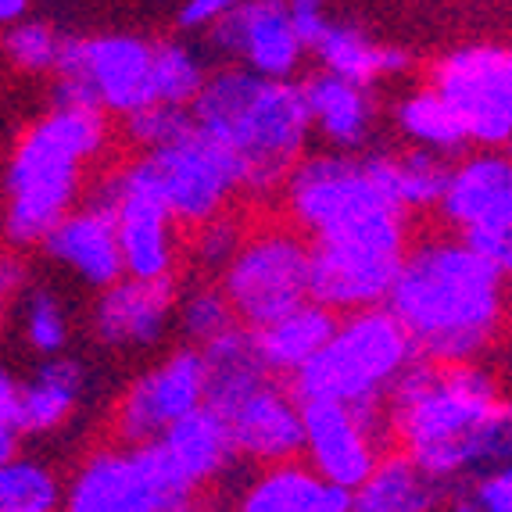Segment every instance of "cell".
<instances>
[{
    "label": "cell",
    "mask_w": 512,
    "mask_h": 512,
    "mask_svg": "<svg viewBox=\"0 0 512 512\" xmlns=\"http://www.w3.org/2000/svg\"><path fill=\"white\" fill-rule=\"evenodd\" d=\"M22 18H29V0H0V22H4V29L22 22Z\"/></svg>",
    "instance_id": "43"
},
{
    "label": "cell",
    "mask_w": 512,
    "mask_h": 512,
    "mask_svg": "<svg viewBox=\"0 0 512 512\" xmlns=\"http://www.w3.org/2000/svg\"><path fill=\"white\" fill-rule=\"evenodd\" d=\"M226 423L233 430L240 462H255L269 470V466L305 459V412L291 384L273 380L258 394H251Z\"/></svg>",
    "instance_id": "20"
},
{
    "label": "cell",
    "mask_w": 512,
    "mask_h": 512,
    "mask_svg": "<svg viewBox=\"0 0 512 512\" xmlns=\"http://www.w3.org/2000/svg\"><path fill=\"white\" fill-rule=\"evenodd\" d=\"M477 512H512V466H495L462 480Z\"/></svg>",
    "instance_id": "39"
},
{
    "label": "cell",
    "mask_w": 512,
    "mask_h": 512,
    "mask_svg": "<svg viewBox=\"0 0 512 512\" xmlns=\"http://www.w3.org/2000/svg\"><path fill=\"white\" fill-rule=\"evenodd\" d=\"M502 405L491 369L416 359L387 394L394 448L441 487L477 477V434Z\"/></svg>",
    "instance_id": "4"
},
{
    "label": "cell",
    "mask_w": 512,
    "mask_h": 512,
    "mask_svg": "<svg viewBox=\"0 0 512 512\" xmlns=\"http://www.w3.org/2000/svg\"><path fill=\"white\" fill-rule=\"evenodd\" d=\"M176 326H180V337L190 348L205 351L208 344H215L219 337L237 330L240 319H237V312H233L230 298L222 294L219 283H201V287H190L180 298Z\"/></svg>",
    "instance_id": "34"
},
{
    "label": "cell",
    "mask_w": 512,
    "mask_h": 512,
    "mask_svg": "<svg viewBox=\"0 0 512 512\" xmlns=\"http://www.w3.org/2000/svg\"><path fill=\"white\" fill-rule=\"evenodd\" d=\"M215 65L187 36H158L154 40V101L172 108H194L205 94Z\"/></svg>",
    "instance_id": "30"
},
{
    "label": "cell",
    "mask_w": 512,
    "mask_h": 512,
    "mask_svg": "<svg viewBox=\"0 0 512 512\" xmlns=\"http://www.w3.org/2000/svg\"><path fill=\"white\" fill-rule=\"evenodd\" d=\"M430 86L459 115L477 151L512 147V47L459 43L430 65Z\"/></svg>",
    "instance_id": "10"
},
{
    "label": "cell",
    "mask_w": 512,
    "mask_h": 512,
    "mask_svg": "<svg viewBox=\"0 0 512 512\" xmlns=\"http://www.w3.org/2000/svg\"><path fill=\"white\" fill-rule=\"evenodd\" d=\"M416 344L391 308H369L341 316L333 341L291 380L305 402H337L348 409L387 402L398 376L416 362Z\"/></svg>",
    "instance_id": "5"
},
{
    "label": "cell",
    "mask_w": 512,
    "mask_h": 512,
    "mask_svg": "<svg viewBox=\"0 0 512 512\" xmlns=\"http://www.w3.org/2000/svg\"><path fill=\"white\" fill-rule=\"evenodd\" d=\"M122 137L137 154H154L165 147L180 144L183 137L194 133V115L190 108H172V104H151V108L129 115L119 122Z\"/></svg>",
    "instance_id": "36"
},
{
    "label": "cell",
    "mask_w": 512,
    "mask_h": 512,
    "mask_svg": "<svg viewBox=\"0 0 512 512\" xmlns=\"http://www.w3.org/2000/svg\"><path fill=\"white\" fill-rule=\"evenodd\" d=\"M355 495L319 477L305 459L269 466L248 477L233 498V512H351Z\"/></svg>",
    "instance_id": "22"
},
{
    "label": "cell",
    "mask_w": 512,
    "mask_h": 512,
    "mask_svg": "<svg viewBox=\"0 0 512 512\" xmlns=\"http://www.w3.org/2000/svg\"><path fill=\"white\" fill-rule=\"evenodd\" d=\"M180 280H119L94 298L90 333L108 351H151L169 337L180 312Z\"/></svg>",
    "instance_id": "17"
},
{
    "label": "cell",
    "mask_w": 512,
    "mask_h": 512,
    "mask_svg": "<svg viewBox=\"0 0 512 512\" xmlns=\"http://www.w3.org/2000/svg\"><path fill=\"white\" fill-rule=\"evenodd\" d=\"M18 308V333L22 344L33 351L36 359H61L69 348V312L65 301L47 283H33L22 298L15 301Z\"/></svg>",
    "instance_id": "32"
},
{
    "label": "cell",
    "mask_w": 512,
    "mask_h": 512,
    "mask_svg": "<svg viewBox=\"0 0 512 512\" xmlns=\"http://www.w3.org/2000/svg\"><path fill=\"white\" fill-rule=\"evenodd\" d=\"M40 251L47 262L65 269L72 280H79L97 294L126 280L115 208L104 197H97L94 190H86L83 205L61 222Z\"/></svg>",
    "instance_id": "19"
},
{
    "label": "cell",
    "mask_w": 512,
    "mask_h": 512,
    "mask_svg": "<svg viewBox=\"0 0 512 512\" xmlns=\"http://www.w3.org/2000/svg\"><path fill=\"white\" fill-rule=\"evenodd\" d=\"M65 47V33L47 18H22L4 29V58L22 76H54Z\"/></svg>",
    "instance_id": "35"
},
{
    "label": "cell",
    "mask_w": 512,
    "mask_h": 512,
    "mask_svg": "<svg viewBox=\"0 0 512 512\" xmlns=\"http://www.w3.org/2000/svg\"><path fill=\"white\" fill-rule=\"evenodd\" d=\"M165 512H212V505H208L201 495H190V498H183V502L169 505Z\"/></svg>",
    "instance_id": "45"
},
{
    "label": "cell",
    "mask_w": 512,
    "mask_h": 512,
    "mask_svg": "<svg viewBox=\"0 0 512 512\" xmlns=\"http://www.w3.org/2000/svg\"><path fill=\"white\" fill-rule=\"evenodd\" d=\"M409 248V212L373 215L312 240V301L337 316L387 308Z\"/></svg>",
    "instance_id": "7"
},
{
    "label": "cell",
    "mask_w": 512,
    "mask_h": 512,
    "mask_svg": "<svg viewBox=\"0 0 512 512\" xmlns=\"http://www.w3.org/2000/svg\"><path fill=\"white\" fill-rule=\"evenodd\" d=\"M337 326H341L337 312L323 308L319 301H308V305L294 308L291 316H283L280 323L265 326V330H251V333H255V348H258V355H262L265 369H269L276 380H287V384H291L294 376L333 341Z\"/></svg>",
    "instance_id": "26"
},
{
    "label": "cell",
    "mask_w": 512,
    "mask_h": 512,
    "mask_svg": "<svg viewBox=\"0 0 512 512\" xmlns=\"http://www.w3.org/2000/svg\"><path fill=\"white\" fill-rule=\"evenodd\" d=\"M301 412H305V462L326 484L355 495L391 448L348 405L305 402Z\"/></svg>",
    "instance_id": "18"
},
{
    "label": "cell",
    "mask_w": 512,
    "mask_h": 512,
    "mask_svg": "<svg viewBox=\"0 0 512 512\" xmlns=\"http://www.w3.org/2000/svg\"><path fill=\"white\" fill-rule=\"evenodd\" d=\"M208 366V409H215L222 419H230L251 394L269 387L276 380L265 369L262 355L255 348V333L237 326L226 337L205 348Z\"/></svg>",
    "instance_id": "27"
},
{
    "label": "cell",
    "mask_w": 512,
    "mask_h": 512,
    "mask_svg": "<svg viewBox=\"0 0 512 512\" xmlns=\"http://www.w3.org/2000/svg\"><path fill=\"white\" fill-rule=\"evenodd\" d=\"M251 237V226L244 222V215L240 212H226L219 215V219L205 222L201 230L190 233V258H194L197 269H205V273H215L222 276L226 269H230V262L240 255V248L248 244Z\"/></svg>",
    "instance_id": "37"
},
{
    "label": "cell",
    "mask_w": 512,
    "mask_h": 512,
    "mask_svg": "<svg viewBox=\"0 0 512 512\" xmlns=\"http://www.w3.org/2000/svg\"><path fill=\"white\" fill-rule=\"evenodd\" d=\"M208 405L205 351L180 344L140 369L119 391L111 409V434L122 448L158 444L176 423Z\"/></svg>",
    "instance_id": "11"
},
{
    "label": "cell",
    "mask_w": 512,
    "mask_h": 512,
    "mask_svg": "<svg viewBox=\"0 0 512 512\" xmlns=\"http://www.w3.org/2000/svg\"><path fill=\"white\" fill-rule=\"evenodd\" d=\"M283 212L308 240L330 237L384 212H405L394 183V151H308L283 187Z\"/></svg>",
    "instance_id": "6"
},
{
    "label": "cell",
    "mask_w": 512,
    "mask_h": 512,
    "mask_svg": "<svg viewBox=\"0 0 512 512\" xmlns=\"http://www.w3.org/2000/svg\"><path fill=\"white\" fill-rule=\"evenodd\" d=\"M452 169L455 165L448 158L419 147L394 151V183L405 212H437L452 183Z\"/></svg>",
    "instance_id": "33"
},
{
    "label": "cell",
    "mask_w": 512,
    "mask_h": 512,
    "mask_svg": "<svg viewBox=\"0 0 512 512\" xmlns=\"http://www.w3.org/2000/svg\"><path fill=\"white\" fill-rule=\"evenodd\" d=\"M394 126H398V133H402L409 147L441 154L448 162H462L466 151L473 147L459 115L448 108V101L430 83L412 86L409 94L394 101Z\"/></svg>",
    "instance_id": "29"
},
{
    "label": "cell",
    "mask_w": 512,
    "mask_h": 512,
    "mask_svg": "<svg viewBox=\"0 0 512 512\" xmlns=\"http://www.w3.org/2000/svg\"><path fill=\"white\" fill-rule=\"evenodd\" d=\"M291 18H294V29H298L301 43L308 47V54L323 40V33L333 22L330 11H326L323 4H316V0H291Z\"/></svg>",
    "instance_id": "41"
},
{
    "label": "cell",
    "mask_w": 512,
    "mask_h": 512,
    "mask_svg": "<svg viewBox=\"0 0 512 512\" xmlns=\"http://www.w3.org/2000/svg\"><path fill=\"white\" fill-rule=\"evenodd\" d=\"M387 308L423 362L477 366L505 326V276L459 233H430L412 240Z\"/></svg>",
    "instance_id": "1"
},
{
    "label": "cell",
    "mask_w": 512,
    "mask_h": 512,
    "mask_svg": "<svg viewBox=\"0 0 512 512\" xmlns=\"http://www.w3.org/2000/svg\"><path fill=\"white\" fill-rule=\"evenodd\" d=\"M190 115L201 133L240 162V194L251 201L283 197L316 133L301 79H262L226 61L215 65Z\"/></svg>",
    "instance_id": "2"
},
{
    "label": "cell",
    "mask_w": 512,
    "mask_h": 512,
    "mask_svg": "<svg viewBox=\"0 0 512 512\" xmlns=\"http://www.w3.org/2000/svg\"><path fill=\"white\" fill-rule=\"evenodd\" d=\"M0 287H4V298L8 301H18L29 287H33L26 255H18V251H8V255H4V265H0Z\"/></svg>",
    "instance_id": "42"
},
{
    "label": "cell",
    "mask_w": 512,
    "mask_h": 512,
    "mask_svg": "<svg viewBox=\"0 0 512 512\" xmlns=\"http://www.w3.org/2000/svg\"><path fill=\"white\" fill-rule=\"evenodd\" d=\"M201 495L172 466L162 444L97 448L69 477L65 512H165L169 505Z\"/></svg>",
    "instance_id": "9"
},
{
    "label": "cell",
    "mask_w": 512,
    "mask_h": 512,
    "mask_svg": "<svg viewBox=\"0 0 512 512\" xmlns=\"http://www.w3.org/2000/svg\"><path fill=\"white\" fill-rule=\"evenodd\" d=\"M158 444L194 491H205L208 484L233 473V466L240 462L230 423L208 405L187 416L183 423H176Z\"/></svg>",
    "instance_id": "25"
},
{
    "label": "cell",
    "mask_w": 512,
    "mask_h": 512,
    "mask_svg": "<svg viewBox=\"0 0 512 512\" xmlns=\"http://www.w3.org/2000/svg\"><path fill=\"white\" fill-rule=\"evenodd\" d=\"M441 495L444 487L419 470L412 455L391 448L373 477L355 491L351 512H437Z\"/></svg>",
    "instance_id": "28"
},
{
    "label": "cell",
    "mask_w": 512,
    "mask_h": 512,
    "mask_svg": "<svg viewBox=\"0 0 512 512\" xmlns=\"http://www.w3.org/2000/svg\"><path fill=\"white\" fill-rule=\"evenodd\" d=\"M495 265H498V269H502L505 283H509V287H512V233H509V237H505V244H502V251H498Z\"/></svg>",
    "instance_id": "44"
},
{
    "label": "cell",
    "mask_w": 512,
    "mask_h": 512,
    "mask_svg": "<svg viewBox=\"0 0 512 512\" xmlns=\"http://www.w3.org/2000/svg\"><path fill=\"white\" fill-rule=\"evenodd\" d=\"M54 76H79L97 90L108 119H129L154 101V40L144 33H65Z\"/></svg>",
    "instance_id": "14"
},
{
    "label": "cell",
    "mask_w": 512,
    "mask_h": 512,
    "mask_svg": "<svg viewBox=\"0 0 512 512\" xmlns=\"http://www.w3.org/2000/svg\"><path fill=\"white\" fill-rule=\"evenodd\" d=\"M308 97V111H312V129L326 144V151L341 154H369L373 151L376 126H380V104H376L373 90L337 79L330 72L316 69L301 76Z\"/></svg>",
    "instance_id": "21"
},
{
    "label": "cell",
    "mask_w": 512,
    "mask_h": 512,
    "mask_svg": "<svg viewBox=\"0 0 512 512\" xmlns=\"http://www.w3.org/2000/svg\"><path fill=\"white\" fill-rule=\"evenodd\" d=\"M137 158L147 180L169 205L172 219L180 222V230L190 233L230 212L233 197L244 183L237 158L197 126L180 144L154 154H137Z\"/></svg>",
    "instance_id": "12"
},
{
    "label": "cell",
    "mask_w": 512,
    "mask_h": 512,
    "mask_svg": "<svg viewBox=\"0 0 512 512\" xmlns=\"http://www.w3.org/2000/svg\"><path fill=\"white\" fill-rule=\"evenodd\" d=\"M90 373L79 359H47L29 376H18V398H22V416L18 427L22 437H51L72 419V412L83 402Z\"/></svg>",
    "instance_id": "24"
},
{
    "label": "cell",
    "mask_w": 512,
    "mask_h": 512,
    "mask_svg": "<svg viewBox=\"0 0 512 512\" xmlns=\"http://www.w3.org/2000/svg\"><path fill=\"white\" fill-rule=\"evenodd\" d=\"M512 466V398H502L495 416L477 434V473Z\"/></svg>",
    "instance_id": "38"
},
{
    "label": "cell",
    "mask_w": 512,
    "mask_h": 512,
    "mask_svg": "<svg viewBox=\"0 0 512 512\" xmlns=\"http://www.w3.org/2000/svg\"><path fill=\"white\" fill-rule=\"evenodd\" d=\"M312 58L319 61L323 72L348 79L362 90H373L376 83L405 76L412 69V51H405L398 43H380L362 26L344 22V18H333L323 40L312 47Z\"/></svg>",
    "instance_id": "23"
},
{
    "label": "cell",
    "mask_w": 512,
    "mask_h": 512,
    "mask_svg": "<svg viewBox=\"0 0 512 512\" xmlns=\"http://www.w3.org/2000/svg\"><path fill=\"white\" fill-rule=\"evenodd\" d=\"M230 11H233V0H187L176 11L172 26H176L180 36H208Z\"/></svg>",
    "instance_id": "40"
},
{
    "label": "cell",
    "mask_w": 512,
    "mask_h": 512,
    "mask_svg": "<svg viewBox=\"0 0 512 512\" xmlns=\"http://www.w3.org/2000/svg\"><path fill=\"white\" fill-rule=\"evenodd\" d=\"M97 197L115 208L122 265L129 280H169L180 262V222L147 180L140 158L115 165L94 183Z\"/></svg>",
    "instance_id": "13"
},
{
    "label": "cell",
    "mask_w": 512,
    "mask_h": 512,
    "mask_svg": "<svg viewBox=\"0 0 512 512\" xmlns=\"http://www.w3.org/2000/svg\"><path fill=\"white\" fill-rule=\"evenodd\" d=\"M205 47L226 65L255 72L262 79H294L308 47L294 29L291 4L283 0H244L205 36Z\"/></svg>",
    "instance_id": "16"
},
{
    "label": "cell",
    "mask_w": 512,
    "mask_h": 512,
    "mask_svg": "<svg viewBox=\"0 0 512 512\" xmlns=\"http://www.w3.org/2000/svg\"><path fill=\"white\" fill-rule=\"evenodd\" d=\"M111 122L104 111L47 108L15 133L4 165V237L26 255L83 205L86 165L108 147Z\"/></svg>",
    "instance_id": "3"
},
{
    "label": "cell",
    "mask_w": 512,
    "mask_h": 512,
    "mask_svg": "<svg viewBox=\"0 0 512 512\" xmlns=\"http://www.w3.org/2000/svg\"><path fill=\"white\" fill-rule=\"evenodd\" d=\"M437 215L473 251L495 262L512 233V154L470 151L462 162H455Z\"/></svg>",
    "instance_id": "15"
},
{
    "label": "cell",
    "mask_w": 512,
    "mask_h": 512,
    "mask_svg": "<svg viewBox=\"0 0 512 512\" xmlns=\"http://www.w3.org/2000/svg\"><path fill=\"white\" fill-rule=\"evenodd\" d=\"M244 330H265L312 301V240L294 226H258L215 280Z\"/></svg>",
    "instance_id": "8"
},
{
    "label": "cell",
    "mask_w": 512,
    "mask_h": 512,
    "mask_svg": "<svg viewBox=\"0 0 512 512\" xmlns=\"http://www.w3.org/2000/svg\"><path fill=\"white\" fill-rule=\"evenodd\" d=\"M69 484L54 466L18 455L0 466V512H65Z\"/></svg>",
    "instance_id": "31"
}]
</instances>
